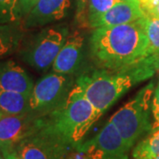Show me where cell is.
Returning <instances> with one entry per match:
<instances>
[{
  "mask_svg": "<svg viewBox=\"0 0 159 159\" xmlns=\"http://www.w3.org/2000/svg\"><path fill=\"white\" fill-rule=\"evenodd\" d=\"M145 28L148 40V56L159 57V18L145 15Z\"/></svg>",
  "mask_w": 159,
  "mask_h": 159,
  "instance_id": "cell-17",
  "label": "cell"
},
{
  "mask_svg": "<svg viewBox=\"0 0 159 159\" xmlns=\"http://www.w3.org/2000/svg\"><path fill=\"white\" fill-rule=\"evenodd\" d=\"M64 159H89V157L87 156V154L81 150H80L79 148H75L72 149L71 151H69L67 155L66 156V157Z\"/></svg>",
  "mask_w": 159,
  "mask_h": 159,
  "instance_id": "cell-23",
  "label": "cell"
},
{
  "mask_svg": "<svg viewBox=\"0 0 159 159\" xmlns=\"http://www.w3.org/2000/svg\"><path fill=\"white\" fill-rule=\"evenodd\" d=\"M70 6V0H39L25 16L23 27L34 29L59 21L67 15Z\"/></svg>",
  "mask_w": 159,
  "mask_h": 159,
  "instance_id": "cell-11",
  "label": "cell"
},
{
  "mask_svg": "<svg viewBox=\"0 0 159 159\" xmlns=\"http://www.w3.org/2000/svg\"><path fill=\"white\" fill-rule=\"evenodd\" d=\"M24 34V27L20 21L0 24V59L19 51Z\"/></svg>",
  "mask_w": 159,
  "mask_h": 159,
  "instance_id": "cell-14",
  "label": "cell"
},
{
  "mask_svg": "<svg viewBox=\"0 0 159 159\" xmlns=\"http://www.w3.org/2000/svg\"><path fill=\"white\" fill-rule=\"evenodd\" d=\"M39 0H19V6L21 16L25 17L29 11L32 10Z\"/></svg>",
  "mask_w": 159,
  "mask_h": 159,
  "instance_id": "cell-22",
  "label": "cell"
},
{
  "mask_svg": "<svg viewBox=\"0 0 159 159\" xmlns=\"http://www.w3.org/2000/svg\"><path fill=\"white\" fill-rule=\"evenodd\" d=\"M102 115L74 85L66 101L43 118L42 129L74 149Z\"/></svg>",
  "mask_w": 159,
  "mask_h": 159,
  "instance_id": "cell-3",
  "label": "cell"
},
{
  "mask_svg": "<svg viewBox=\"0 0 159 159\" xmlns=\"http://www.w3.org/2000/svg\"><path fill=\"white\" fill-rule=\"evenodd\" d=\"M68 34V28L65 25L43 28L23 39L18 51L20 57L34 70L45 72L52 66Z\"/></svg>",
  "mask_w": 159,
  "mask_h": 159,
  "instance_id": "cell-5",
  "label": "cell"
},
{
  "mask_svg": "<svg viewBox=\"0 0 159 159\" xmlns=\"http://www.w3.org/2000/svg\"><path fill=\"white\" fill-rule=\"evenodd\" d=\"M89 159H129L130 148L116 126L108 121L97 135L77 147Z\"/></svg>",
  "mask_w": 159,
  "mask_h": 159,
  "instance_id": "cell-7",
  "label": "cell"
},
{
  "mask_svg": "<svg viewBox=\"0 0 159 159\" xmlns=\"http://www.w3.org/2000/svg\"><path fill=\"white\" fill-rule=\"evenodd\" d=\"M145 16L134 22L95 29L89 38V53L97 68H129L148 57Z\"/></svg>",
  "mask_w": 159,
  "mask_h": 159,
  "instance_id": "cell-1",
  "label": "cell"
},
{
  "mask_svg": "<svg viewBox=\"0 0 159 159\" xmlns=\"http://www.w3.org/2000/svg\"><path fill=\"white\" fill-rule=\"evenodd\" d=\"M0 159H6V157H5V156L3 155V153H2V152H0Z\"/></svg>",
  "mask_w": 159,
  "mask_h": 159,
  "instance_id": "cell-25",
  "label": "cell"
},
{
  "mask_svg": "<svg viewBox=\"0 0 159 159\" xmlns=\"http://www.w3.org/2000/svg\"><path fill=\"white\" fill-rule=\"evenodd\" d=\"M132 158L159 159V128L137 143L133 149Z\"/></svg>",
  "mask_w": 159,
  "mask_h": 159,
  "instance_id": "cell-16",
  "label": "cell"
},
{
  "mask_svg": "<svg viewBox=\"0 0 159 159\" xmlns=\"http://www.w3.org/2000/svg\"><path fill=\"white\" fill-rule=\"evenodd\" d=\"M11 148L21 159H64L72 150L42 128Z\"/></svg>",
  "mask_w": 159,
  "mask_h": 159,
  "instance_id": "cell-8",
  "label": "cell"
},
{
  "mask_svg": "<svg viewBox=\"0 0 159 159\" xmlns=\"http://www.w3.org/2000/svg\"><path fill=\"white\" fill-rule=\"evenodd\" d=\"M145 15H151V16H154V17L159 18V0L158 2L156 4V6H154L153 8L148 11V13H146Z\"/></svg>",
  "mask_w": 159,
  "mask_h": 159,
  "instance_id": "cell-24",
  "label": "cell"
},
{
  "mask_svg": "<svg viewBox=\"0 0 159 159\" xmlns=\"http://www.w3.org/2000/svg\"><path fill=\"white\" fill-rule=\"evenodd\" d=\"M34 81L25 69L12 60L0 61V89L30 96Z\"/></svg>",
  "mask_w": 159,
  "mask_h": 159,
  "instance_id": "cell-13",
  "label": "cell"
},
{
  "mask_svg": "<svg viewBox=\"0 0 159 159\" xmlns=\"http://www.w3.org/2000/svg\"><path fill=\"white\" fill-rule=\"evenodd\" d=\"M43 118L29 111L19 115L0 114V149L13 148L38 132L43 125Z\"/></svg>",
  "mask_w": 159,
  "mask_h": 159,
  "instance_id": "cell-9",
  "label": "cell"
},
{
  "mask_svg": "<svg viewBox=\"0 0 159 159\" xmlns=\"http://www.w3.org/2000/svg\"><path fill=\"white\" fill-rule=\"evenodd\" d=\"M83 34L79 31L69 32L66 40L52 65V72L57 74H77L84 61Z\"/></svg>",
  "mask_w": 159,
  "mask_h": 159,
  "instance_id": "cell-10",
  "label": "cell"
},
{
  "mask_svg": "<svg viewBox=\"0 0 159 159\" xmlns=\"http://www.w3.org/2000/svg\"><path fill=\"white\" fill-rule=\"evenodd\" d=\"M21 17L19 0H0V24L17 22Z\"/></svg>",
  "mask_w": 159,
  "mask_h": 159,
  "instance_id": "cell-18",
  "label": "cell"
},
{
  "mask_svg": "<svg viewBox=\"0 0 159 159\" xmlns=\"http://www.w3.org/2000/svg\"><path fill=\"white\" fill-rule=\"evenodd\" d=\"M157 72L159 73V61H158V66H157Z\"/></svg>",
  "mask_w": 159,
  "mask_h": 159,
  "instance_id": "cell-27",
  "label": "cell"
},
{
  "mask_svg": "<svg viewBox=\"0 0 159 159\" xmlns=\"http://www.w3.org/2000/svg\"><path fill=\"white\" fill-rule=\"evenodd\" d=\"M125 1H130V2H134V3L139 4V1H138V0H125ZM139 5H140V4H139Z\"/></svg>",
  "mask_w": 159,
  "mask_h": 159,
  "instance_id": "cell-26",
  "label": "cell"
},
{
  "mask_svg": "<svg viewBox=\"0 0 159 159\" xmlns=\"http://www.w3.org/2000/svg\"><path fill=\"white\" fill-rule=\"evenodd\" d=\"M145 16L141 6L137 3L122 0L89 25L91 29L111 27L134 22Z\"/></svg>",
  "mask_w": 159,
  "mask_h": 159,
  "instance_id": "cell-12",
  "label": "cell"
},
{
  "mask_svg": "<svg viewBox=\"0 0 159 159\" xmlns=\"http://www.w3.org/2000/svg\"><path fill=\"white\" fill-rule=\"evenodd\" d=\"M120 1L122 0H89L87 12L88 27Z\"/></svg>",
  "mask_w": 159,
  "mask_h": 159,
  "instance_id": "cell-19",
  "label": "cell"
},
{
  "mask_svg": "<svg viewBox=\"0 0 159 159\" xmlns=\"http://www.w3.org/2000/svg\"><path fill=\"white\" fill-rule=\"evenodd\" d=\"M159 58L148 56L129 68L85 71L75 80V85L99 112L103 114L132 87L150 78L157 71Z\"/></svg>",
  "mask_w": 159,
  "mask_h": 159,
  "instance_id": "cell-2",
  "label": "cell"
},
{
  "mask_svg": "<svg viewBox=\"0 0 159 159\" xmlns=\"http://www.w3.org/2000/svg\"><path fill=\"white\" fill-rule=\"evenodd\" d=\"M29 97L28 95L0 89V113L19 115L29 112Z\"/></svg>",
  "mask_w": 159,
  "mask_h": 159,
  "instance_id": "cell-15",
  "label": "cell"
},
{
  "mask_svg": "<svg viewBox=\"0 0 159 159\" xmlns=\"http://www.w3.org/2000/svg\"><path fill=\"white\" fill-rule=\"evenodd\" d=\"M74 75L52 72L36 81L29 97V112L45 117L66 101L75 85Z\"/></svg>",
  "mask_w": 159,
  "mask_h": 159,
  "instance_id": "cell-6",
  "label": "cell"
},
{
  "mask_svg": "<svg viewBox=\"0 0 159 159\" xmlns=\"http://www.w3.org/2000/svg\"><path fill=\"white\" fill-rule=\"evenodd\" d=\"M153 92L154 83L150 82L138 91L135 97L117 111L109 120L116 126L130 149L142 137L152 131L153 123L149 115Z\"/></svg>",
  "mask_w": 159,
  "mask_h": 159,
  "instance_id": "cell-4",
  "label": "cell"
},
{
  "mask_svg": "<svg viewBox=\"0 0 159 159\" xmlns=\"http://www.w3.org/2000/svg\"><path fill=\"white\" fill-rule=\"evenodd\" d=\"M151 111L153 115V126H152V131H153L159 128V82L157 87L154 91Z\"/></svg>",
  "mask_w": 159,
  "mask_h": 159,
  "instance_id": "cell-20",
  "label": "cell"
},
{
  "mask_svg": "<svg viewBox=\"0 0 159 159\" xmlns=\"http://www.w3.org/2000/svg\"><path fill=\"white\" fill-rule=\"evenodd\" d=\"M76 1V20L80 26H88V19L86 13V7L89 0H75Z\"/></svg>",
  "mask_w": 159,
  "mask_h": 159,
  "instance_id": "cell-21",
  "label": "cell"
},
{
  "mask_svg": "<svg viewBox=\"0 0 159 159\" xmlns=\"http://www.w3.org/2000/svg\"><path fill=\"white\" fill-rule=\"evenodd\" d=\"M0 114H1V113H0Z\"/></svg>",
  "mask_w": 159,
  "mask_h": 159,
  "instance_id": "cell-28",
  "label": "cell"
}]
</instances>
